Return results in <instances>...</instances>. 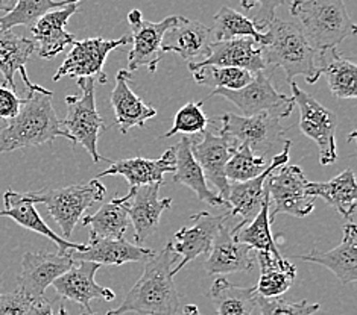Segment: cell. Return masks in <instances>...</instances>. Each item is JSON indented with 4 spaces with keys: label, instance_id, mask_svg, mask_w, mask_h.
<instances>
[{
    "label": "cell",
    "instance_id": "603a6c76",
    "mask_svg": "<svg viewBox=\"0 0 357 315\" xmlns=\"http://www.w3.org/2000/svg\"><path fill=\"white\" fill-rule=\"evenodd\" d=\"M73 261H87L95 262L99 266H123L128 262H139L143 259H149L155 252L146 249L137 244H131L123 238L113 240V238H102L93 232L89 234V244H86V250L73 252Z\"/></svg>",
    "mask_w": 357,
    "mask_h": 315
},
{
    "label": "cell",
    "instance_id": "7a4b0ae2",
    "mask_svg": "<svg viewBox=\"0 0 357 315\" xmlns=\"http://www.w3.org/2000/svg\"><path fill=\"white\" fill-rule=\"evenodd\" d=\"M52 97L54 92L45 87L28 91L19 114L11 120L0 122V153L41 146L54 143L58 137L72 141L70 135L59 123Z\"/></svg>",
    "mask_w": 357,
    "mask_h": 315
},
{
    "label": "cell",
    "instance_id": "52a82bcc",
    "mask_svg": "<svg viewBox=\"0 0 357 315\" xmlns=\"http://www.w3.org/2000/svg\"><path fill=\"white\" fill-rule=\"evenodd\" d=\"M215 122L220 123V134L227 135L236 144H245L257 156L271 159L278 146L283 147L284 129L282 120L272 114H257L251 117L224 114Z\"/></svg>",
    "mask_w": 357,
    "mask_h": 315
},
{
    "label": "cell",
    "instance_id": "484cf974",
    "mask_svg": "<svg viewBox=\"0 0 357 315\" xmlns=\"http://www.w3.org/2000/svg\"><path fill=\"white\" fill-rule=\"evenodd\" d=\"M175 172V159L172 147L166 150L158 159L128 158L112 163L107 170L95 179L107 176H123L130 186H144L152 184H165V175Z\"/></svg>",
    "mask_w": 357,
    "mask_h": 315
},
{
    "label": "cell",
    "instance_id": "ba28073f",
    "mask_svg": "<svg viewBox=\"0 0 357 315\" xmlns=\"http://www.w3.org/2000/svg\"><path fill=\"white\" fill-rule=\"evenodd\" d=\"M274 70H261L254 74L252 81L241 90H213L208 97L220 96L239 108L245 117L272 114L280 120L292 114L295 102L292 97L277 91L272 83Z\"/></svg>",
    "mask_w": 357,
    "mask_h": 315
},
{
    "label": "cell",
    "instance_id": "9a60e30c",
    "mask_svg": "<svg viewBox=\"0 0 357 315\" xmlns=\"http://www.w3.org/2000/svg\"><path fill=\"white\" fill-rule=\"evenodd\" d=\"M160 184L131 186L130 194L122 197L123 208L134 227V240L142 245L155 234L163 212L172 207V199H158Z\"/></svg>",
    "mask_w": 357,
    "mask_h": 315
},
{
    "label": "cell",
    "instance_id": "d590c367",
    "mask_svg": "<svg viewBox=\"0 0 357 315\" xmlns=\"http://www.w3.org/2000/svg\"><path fill=\"white\" fill-rule=\"evenodd\" d=\"M78 2L81 0H17L13 10L0 17V31H10L15 26L31 29L49 11Z\"/></svg>",
    "mask_w": 357,
    "mask_h": 315
},
{
    "label": "cell",
    "instance_id": "ffe728a7",
    "mask_svg": "<svg viewBox=\"0 0 357 315\" xmlns=\"http://www.w3.org/2000/svg\"><path fill=\"white\" fill-rule=\"evenodd\" d=\"M213 41L211 29L206 24L181 17V20L165 33L161 50L163 54H178L187 64H201L207 59Z\"/></svg>",
    "mask_w": 357,
    "mask_h": 315
},
{
    "label": "cell",
    "instance_id": "60d3db41",
    "mask_svg": "<svg viewBox=\"0 0 357 315\" xmlns=\"http://www.w3.org/2000/svg\"><path fill=\"white\" fill-rule=\"evenodd\" d=\"M257 306L261 315H313L321 309L319 303H310L307 300L289 302L284 299H263L257 297Z\"/></svg>",
    "mask_w": 357,
    "mask_h": 315
},
{
    "label": "cell",
    "instance_id": "30bf717a",
    "mask_svg": "<svg viewBox=\"0 0 357 315\" xmlns=\"http://www.w3.org/2000/svg\"><path fill=\"white\" fill-rule=\"evenodd\" d=\"M131 45V35H122L117 40L87 38L75 41L70 54L54 74L52 81L58 82L63 78H93L99 83H107V74L104 65L107 56L113 50Z\"/></svg>",
    "mask_w": 357,
    "mask_h": 315
},
{
    "label": "cell",
    "instance_id": "cb8c5ba5",
    "mask_svg": "<svg viewBox=\"0 0 357 315\" xmlns=\"http://www.w3.org/2000/svg\"><path fill=\"white\" fill-rule=\"evenodd\" d=\"M301 261L318 264L328 268L341 284H353L357 280V227L354 221H348L342 227V241L333 250H313L300 255Z\"/></svg>",
    "mask_w": 357,
    "mask_h": 315
},
{
    "label": "cell",
    "instance_id": "6da1fadb",
    "mask_svg": "<svg viewBox=\"0 0 357 315\" xmlns=\"http://www.w3.org/2000/svg\"><path fill=\"white\" fill-rule=\"evenodd\" d=\"M178 259L171 243L163 250L154 253L144 266L142 277L126 293L123 302L107 315H176L180 309V297L175 286L172 268Z\"/></svg>",
    "mask_w": 357,
    "mask_h": 315
},
{
    "label": "cell",
    "instance_id": "836d02e7",
    "mask_svg": "<svg viewBox=\"0 0 357 315\" xmlns=\"http://www.w3.org/2000/svg\"><path fill=\"white\" fill-rule=\"evenodd\" d=\"M82 225L90 226V232L102 238H113L121 240L130 229V217L123 208L122 197H114L95 214H87L82 217Z\"/></svg>",
    "mask_w": 357,
    "mask_h": 315
},
{
    "label": "cell",
    "instance_id": "8992f818",
    "mask_svg": "<svg viewBox=\"0 0 357 315\" xmlns=\"http://www.w3.org/2000/svg\"><path fill=\"white\" fill-rule=\"evenodd\" d=\"M105 185L99 179L90 182L64 186V188H47L32 191L36 203H43L47 212L61 229L64 240L70 238L75 226L86 216V211L96 202L105 197Z\"/></svg>",
    "mask_w": 357,
    "mask_h": 315
},
{
    "label": "cell",
    "instance_id": "7402d4cb",
    "mask_svg": "<svg viewBox=\"0 0 357 315\" xmlns=\"http://www.w3.org/2000/svg\"><path fill=\"white\" fill-rule=\"evenodd\" d=\"M197 67H234V69L248 70L256 74L261 70H268L263 59L260 42L252 38H236L228 41H213L210 46V54L201 64H189Z\"/></svg>",
    "mask_w": 357,
    "mask_h": 315
},
{
    "label": "cell",
    "instance_id": "8fae6325",
    "mask_svg": "<svg viewBox=\"0 0 357 315\" xmlns=\"http://www.w3.org/2000/svg\"><path fill=\"white\" fill-rule=\"evenodd\" d=\"M307 179L298 165H283L272 173L266 181V188L274 211L271 218L287 214L296 218L307 217L314 209V199L307 193Z\"/></svg>",
    "mask_w": 357,
    "mask_h": 315
},
{
    "label": "cell",
    "instance_id": "4316f807",
    "mask_svg": "<svg viewBox=\"0 0 357 315\" xmlns=\"http://www.w3.org/2000/svg\"><path fill=\"white\" fill-rule=\"evenodd\" d=\"M36 52V42L26 37L17 35L10 31H0V73L3 76V85L17 92L14 76L20 73L22 81L28 91L40 90L41 85L33 83L26 72V64Z\"/></svg>",
    "mask_w": 357,
    "mask_h": 315
},
{
    "label": "cell",
    "instance_id": "c3c4849f",
    "mask_svg": "<svg viewBox=\"0 0 357 315\" xmlns=\"http://www.w3.org/2000/svg\"><path fill=\"white\" fill-rule=\"evenodd\" d=\"M56 315H70V314L67 312V309L61 305V306H59V311H58ZM81 315H99V314L98 312H86V314H81Z\"/></svg>",
    "mask_w": 357,
    "mask_h": 315
},
{
    "label": "cell",
    "instance_id": "e575fe53",
    "mask_svg": "<svg viewBox=\"0 0 357 315\" xmlns=\"http://www.w3.org/2000/svg\"><path fill=\"white\" fill-rule=\"evenodd\" d=\"M271 197L266 188L265 199L261 203V209L259 214L254 217L251 223L243 226L239 231H233L237 235V240L241 243L250 245L252 250L257 252H268L272 255H280L274 236L271 232V225L274 223V220L271 218Z\"/></svg>",
    "mask_w": 357,
    "mask_h": 315
},
{
    "label": "cell",
    "instance_id": "f35d334b",
    "mask_svg": "<svg viewBox=\"0 0 357 315\" xmlns=\"http://www.w3.org/2000/svg\"><path fill=\"white\" fill-rule=\"evenodd\" d=\"M272 159V158H271ZM271 159L257 156L248 146L237 144L231 158L225 167L227 181L231 182H246L260 176L269 167Z\"/></svg>",
    "mask_w": 357,
    "mask_h": 315
},
{
    "label": "cell",
    "instance_id": "83f0119b",
    "mask_svg": "<svg viewBox=\"0 0 357 315\" xmlns=\"http://www.w3.org/2000/svg\"><path fill=\"white\" fill-rule=\"evenodd\" d=\"M132 74L128 70L117 73L114 90L112 92V105L116 114V126L122 134L132 127H143L149 118L157 115V109L149 106L130 88Z\"/></svg>",
    "mask_w": 357,
    "mask_h": 315
},
{
    "label": "cell",
    "instance_id": "4fadbf2b",
    "mask_svg": "<svg viewBox=\"0 0 357 315\" xmlns=\"http://www.w3.org/2000/svg\"><path fill=\"white\" fill-rule=\"evenodd\" d=\"M291 146H292V143L286 140L283 144L282 152L277 153L275 156H272L269 167L260 176L254 177V179H251V181H246V182L229 184V193L227 197V207L229 208L228 216L229 217H236V216L242 217L241 223L236 227H233L234 231H239V229H242L243 226L251 223L254 217L259 214V211L261 209L263 199H265L268 177L274 173L275 170L287 164L289 150H291Z\"/></svg>",
    "mask_w": 357,
    "mask_h": 315
},
{
    "label": "cell",
    "instance_id": "f546056e",
    "mask_svg": "<svg viewBox=\"0 0 357 315\" xmlns=\"http://www.w3.org/2000/svg\"><path fill=\"white\" fill-rule=\"evenodd\" d=\"M260 264V279L256 293L263 299H277L292 286L296 277V267L282 255H272L268 252H257Z\"/></svg>",
    "mask_w": 357,
    "mask_h": 315
},
{
    "label": "cell",
    "instance_id": "f1b7e54d",
    "mask_svg": "<svg viewBox=\"0 0 357 315\" xmlns=\"http://www.w3.org/2000/svg\"><path fill=\"white\" fill-rule=\"evenodd\" d=\"M174 159H175V172H174V182L180 184L190 188L201 202H206L210 207H225L227 202L219 197L218 193L208 188L207 179L204 176L202 168L193 158L192 153V140L183 137L178 141L176 146L172 147Z\"/></svg>",
    "mask_w": 357,
    "mask_h": 315
},
{
    "label": "cell",
    "instance_id": "277c9868",
    "mask_svg": "<svg viewBox=\"0 0 357 315\" xmlns=\"http://www.w3.org/2000/svg\"><path fill=\"white\" fill-rule=\"evenodd\" d=\"M291 14L305 40L319 52L336 49L356 33V24L344 0H294Z\"/></svg>",
    "mask_w": 357,
    "mask_h": 315
},
{
    "label": "cell",
    "instance_id": "d6a6232c",
    "mask_svg": "<svg viewBox=\"0 0 357 315\" xmlns=\"http://www.w3.org/2000/svg\"><path fill=\"white\" fill-rule=\"evenodd\" d=\"M218 315H251L257 306V293L254 286H237L225 277L216 279L210 288Z\"/></svg>",
    "mask_w": 357,
    "mask_h": 315
},
{
    "label": "cell",
    "instance_id": "44dd1931",
    "mask_svg": "<svg viewBox=\"0 0 357 315\" xmlns=\"http://www.w3.org/2000/svg\"><path fill=\"white\" fill-rule=\"evenodd\" d=\"M254 268V250L237 240V235L227 226H220L206 261L208 275H229L251 271Z\"/></svg>",
    "mask_w": 357,
    "mask_h": 315
},
{
    "label": "cell",
    "instance_id": "5b68a950",
    "mask_svg": "<svg viewBox=\"0 0 357 315\" xmlns=\"http://www.w3.org/2000/svg\"><path fill=\"white\" fill-rule=\"evenodd\" d=\"M96 81L93 78H79L78 85L81 88V96H67V115L64 120H59L63 129L70 135L73 144H79L89 152L93 163L112 161L100 156L98 152V141L100 132L105 129L104 118L100 117L96 108Z\"/></svg>",
    "mask_w": 357,
    "mask_h": 315
},
{
    "label": "cell",
    "instance_id": "ac0fdd59",
    "mask_svg": "<svg viewBox=\"0 0 357 315\" xmlns=\"http://www.w3.org/2000/svg\"><path fill=\"white\" fill-rule=\"evenodd\" d=\"M100 266L95 262L75 261L73 267L54 280L52 286L61 299H69L91 312V300L113 302L116 299L113 289L96 284L95 276Z\"/></svg>",
    "mask_w": 357,
    "mask_h": 315
},
{
    "label": "cell",
    "instance_id": "d6986e66",
    "mask_svg": "<svg viewBox=\"0 0 357 315\" xmlns=\"http://www.w3.org/2000/svg\"><path fill=\"white\" fill-rule=\"evenodd\" d=\"M36 200H33L32 191L31 193H17L13 190H6L3 194V209L0 211V217H10L17 225L28 229V231L37 232L49 238L54 241L58 247V253H67V252H82L86 250V244L79 243H70L64 240L63 236L56 235L52 229H50L45 220L41 218L38 211L36 208Z\"/></svg>",
    "mask_w": 357,
    "mask_h": 315
},
{
    "label": "cell",
    "instance_id": "b9f144b4",
    "mask_svg": "<svg viewBox=\"0 0 357 315\" xmlns=\"http://www.w3.org/2000/svg\"><path fill=\"white\" fill-rule=\"evenodd\" d=\"M287 3V0H241V6L245 11H251L259 6V14L254 17V24L259 32H265L271 22L275 19V11L278 6Z\"/></svg>",
    "mask_w": 357,
    "mask_h": 315
},
{
    "label": "cell",
    "instance_id": "ee69618b",
    "mask_svg": "<svg viewBox=\"0 0 357 315\" xmlns=\"http://www.w3.org/2000/svg\"><path fill=\"white\" fill-rule=\"evenodd\" d=\"M23 99L17 96V92L6 85H0V122L11 120L19 114Z\"/></svg>",
    "mask_w": 357,
    "mask_h": 315
},
{
    "label": "cell",
    "instance_id": "8d00e7d4",
    "mask_svg": "<svg viewBox=\"0 0 357 315\" xmlns=\"http://www.w3.org/2000/svg\"><path fill=\"white\" fill-rule=\"evenodd\" d=\"M211 35H213L215 41L252 38L260 42V45L263 38H265V33H261L256 29V24H254L252 20L228 6H222L215 14Z\"/></svg>",
    "mask_w": 357,
    "mask_h": 315
},
{
    "label": "cell",
    "instance_id": "1f68e13d",
    "mask_svg": "<svg viewBox=\"0 0 357 315\" xmlns=\"http://www.w3.org/2000/svg\"><path fill=\"white\" fill-rule=\"evenodd\" d=\"M321 74L326 76L330 91L339 99L357 97V67L336 49L321 52Z\"/></svg>",
    "mask_w": 357,
    "mask_h": 315
},
{
    "label": "cell",
    "instance_id": "bcb514c9",
    "mask_svg": "<svg viewBox=\"0 0 357 315\" xmlns=\"http://www.w3.org/2000/svg\"><path fill=\"white\" fill-rule=\"evenodd\" d=\"M17 0H0V13L8 14L15 6Z\"/></svg>",
    "mask_w": 357,
    "mask_h": 315
},
{
    "label": "cell",
    "instance_id": "7dc6e473",
    "mask_svg": "<svg viewBox=\"0 0 357 315\" xmlns=\"http://www.w3.org/2000/svg\"><path fill=\"white\" fill-rule=\"evenodd\" d=\"M176 315H201V312H199L197 305H185L183 308V312L176 314Z\"/></svg>",
    "mask_w": 357,
    "mask_h": 315
},
{
    "label": "cell",
    "instance_id": "7c38bea8",
    "mask_svg": "<svg viewBox=\"0 0 357 315\" xmlns=\"http://www.w3.org/2000/svg\"><path fill=\"white\" fill-rule=\"evenodd\" d=\"M181 20V15H172L158 23L144 20L142 11L132 10L128 14L131 26L132 49L128 55V72L132 73L140 67H146L149 73H155L163 58L161 42L165 33Z\"/></svg>",
    "mask_w": 357,
    "mask_h": 315
},
{
    "label": "cell",
    "instance_id": "3957f363",
    "mask_svg": "<svg viewBox=\"0 0 357 315\" xmlns=\"http://www.w3.org/2000/svg\"><path fill=\"white\" fill-rule=\"evenodd\" d=\"M261 54L269 70L283 69L287 82L303 76L305 82L317 83L321 78V52L310 46L296 23L275 19L263 32Z\"/></svg>",
    "mask_w": 357,
    "mask_h": 315
},
{
    "label": "cell",
    "instance_id": "7bdbcfd3",
    "mask_svg": "<svg viewBox=\"0 0 357 315\" xmlns=\"http://www.w3.org/2000/svg\"><path fill=\"white\" fill-rule=\"evenodd\" d=\"M32 302L20 288L10 293H0V315H28Z\"/></svg>",
    "mask_w": 357,
    "mask_h": 315
},
{
    "label": "cell",
    "instance_id": "9c48e42d",
    "mask_svg": "<svg viewBox=\"0 0 357 315\" xmlns=\"http://www.w3.org/2000/svg\"><path fill=\"white\" fill-rule=\"evenodd\" d=\"M292 99L300 108V129L305 137L317 143L321 165H331L337 161L336 126L337 118L328 108L321 105L309 92L291 82Z\"/></svg>",
    "mask_w": 357,
    "mask_h": 315
},
{
    "label": "cell",
    "instance_id": "d4e9b609",
    "mask_svg": "<svg viewBox=\"0 0 357 315\" xmlns=\"http://www.w3.org/2000/svg\"><path fill=\"white\" fill-rule=\"evenodd\" d=\"M78 6L79 2L49 11L31 28L33 42L38 45L37 52L40 58H55L67 46H72L76 41L73 33L66 31V24L70 17L78 11Z\"/></svg>",
    "mask_w": 357,
    "mask_h": 315
},
{
    "label": "cell",
    "instance_id": "74e56055",
    "mask_svg": "<svg viewBox=\"0 0 357 315\" xmlns=\"http://www.w3.org/2000/svg\"><path fill=\"white\" fill-rule=\"evenodd\" d=\"M193 79L202 87H215V90H241L248 85L254 74L248 70L234 69V67H197L189 65Z\"/></svg>",
    "mask_w": 357,
    "mask_h": 315
},
{
    "label": "cell",
    "instance_id": "5bb4252c",
    "mask_svg": "<svg viewBox=\"0 0 357 315\" xmlns=\"http://www.w3.org/2000/svg\"><path fill=\"white\" fill-rule=\"evenodd\" d=\"M228 218V214L213 216L206 211L198 212V214H193L190 217L192 225L181 227L174 235V241H171L174 253L181 257V261L178 262V266L172 268L174 276L180 273L187 264L192 262L193 259L210 253L220 226Z\"/></svg>",
    "mask_w": 357,
    "mask_h": 315
},
{
    "label": "cell",
    "instance_id": "2e32d148",
    "mask_svg": "<svg viewBox=\"0 0 357 315\" xmlns=\"http://www.w3.org/2000/svg\"><path fill=\"white\" fill-rule=\"evenodd\" d=\"M72 253L28 252L23 255L22 273L19 276V288L32 300L45 296L47 286L54 284L59 276L73 267Z\"/></svg>",
    "mask_w": 357,
    "mask_h": 315
},
{
    "label": "cell",
    "instance_id": "4dcf8cb0",
    "mask_svg": "<svg viewBox=\"0 0 357 315\" xmlns=\"http://www.w3.org/2000/svg\"><path fill=\"white\" fill-rule=\"evenodd\" d=\"M307 193L313 199L321 197L345 218H350L354 214L357 207V186L353 170H345L328 182H307Z\"/></svg>",
    "mask_w": 357,
    "mask_h": 315
},
{
    "label": "cell",
    "instance_id": "f6af8a7d",
    "mask_svg": "<svg viewBox=\"0 0 357 315\" xmlns=\"http://www.w3.org/2000/svg\"><path fill=\"white\" fill-rule=\"evenodd\" d=\"M28 315H54L52 303H50L46 297H40L32 302Z\"/></svg>",
    "mask_w": 357,
    "mask_h": 315
},
{
    "label": "cell",
    "instance_id": "e0dca14e",
    "mask_svg": "<svg viewBox=\"0 0 357 315\" xmlns=\"http://www.w3.org/2000/svg\"><path fill=\"white\" fill-rule=\"evenodd\" d=\"M202 134L204 137L201 141L192 140L193 158L197 159V163L202 168L207 182L213 184L218 188L219 197H222L227 202L229 182L225 177V167L237 144L220 132L216 134L215 131L206 129Z\"/></svg>",
    "mask_w": 357,
    "mask_h": 315
},
{
    "label": "cell",
    "instance_id": "ab89813d",
    "mask_svg": "<svg viewBox=\"0 0 357 315\" xmlns=\"http://www.w3.org/2000/svg\"><path fill=\"white\" fill-rule=\"evenodd\" d=\"M204 102H190V104L184 105L174 118V126L169 129L163 138H171L175 134H199L207 129L210 120L202 111Z\"/></svg>",
    "mask_w": 357,
    "mask_h": 315
}]
</instances>
